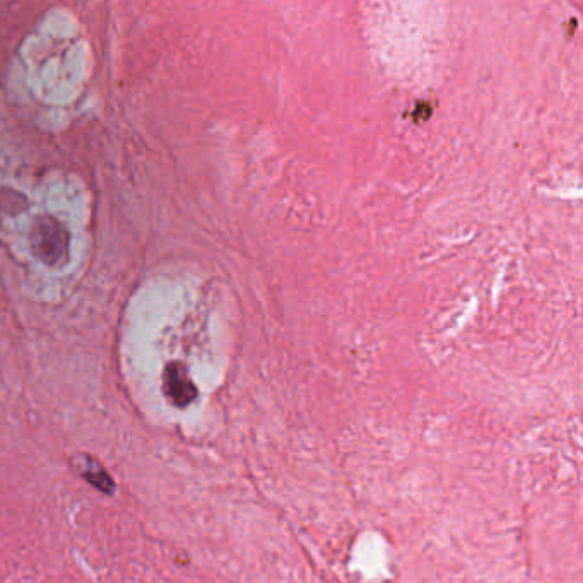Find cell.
I'll return each mask as SVG.
<instances>
[{"instance_id": "cell-2", "label": "cell", "mask_w": 583, "mask_h": 583, "mask_svg": "<svg viewBox=\"0 0 583 583\" xmlns=\"http://www.w3.org/2000/svg\"><path fill=\"white\" fill-rule=\"evenodd\" d=\"M166 399L177 407H187L197 399V387L190 380L189 371L180 361H171L163 373Z\"/></svg>"}, {"instance_id": "cell-1", "label": "cell", "mask_w": 583, "mask_h": 583, "mask_svg": "<svg viewBox=\"0 0 583 583\" xmlns=\"http://www.w3.org/2000/svg\"><path fill=\"white\" fill-rule=\"evenodd\" d=\"M69 233L53 218H40L33 224L30 233L31 252L36 259L50 267L64 264L69 255Z\"/></svg>"}, {"instance_id": "cell-3", "label": "cell", "mask_w": 583, "mask_h": 583, "mask_svg": "<svg viewBox=\"0 0 583 583\" xmlns=\"http://www.w3.org/2000/svg\"><path fill=\"white\" fill-rule=\"evenodd\" d=\"M83 476L86 477V481L91 486H95L106 495H112L113 489H115L113 479L106 474L105 469L100 464H96L95 460L88 459V466L84 467Z\"/></svg>"}]
</instances>
